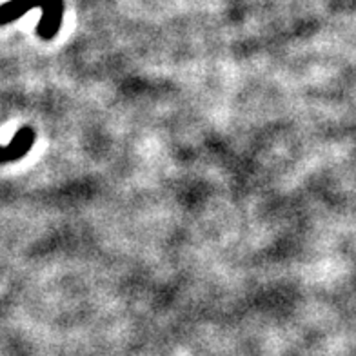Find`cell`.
<instances>
[{"label":"cell","mask_w":356,"mask_h":356,"mask_svg":"<svg viewBox=\"0 0 356 356\" xmlns=\"http://www.w3.org/2000/svg\"><path fill=\"white\" fill-rule=\"evenodd\" d=\"M31 10H42V20L38 24V35L44 40H51L60 29L64 19V0H10L0 6V26L15 22Z\"/></svg>","instance_id":"6da1fadb"},{"label":"cell","mask_w":356,"mask_h":356,"mask_svg":"<svg viewBox=\"0 0 356 356\" xmlns=\"http://www.w3.org/2000/svg\"><path fill=\"white\" fill-rule=\"evenodd\" d=\"M35 138L37 136H35V131L31 127H22L20 131H17L10 145H6V147L0 145V164L22 159L29 151V147L35 144Z\"/></svg>","instance_id":"7a4b0ae2"}]
</instances>
